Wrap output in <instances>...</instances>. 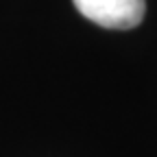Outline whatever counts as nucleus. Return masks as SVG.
<instances>
[{
  "label": "nucleus",
  "instance_id": "f257e3e1",
  "mask_svg": "<svg viewBox=\"0 0 157 157\" xmlns=\"http://www.w3.org/2000/svg\"><path fill=\"white\" fill-rule=\"evenodd\" d=\"M72 2L76 11L90 22L118 31L135 29L146 13V0H72Z\"/></svg>",
  "mask_w": 157,
  "mask_h": 157
}]
</instances>
